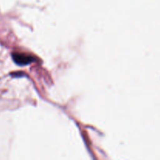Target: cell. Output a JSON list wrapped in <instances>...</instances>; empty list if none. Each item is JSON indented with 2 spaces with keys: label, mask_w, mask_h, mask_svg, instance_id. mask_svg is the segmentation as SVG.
<instances>
[{
  "label": "cell",
  "mask_w": 160,
  "mask_h": 160,
  "mask_svg": "<svg viewBox=\"0 0 160 160\" xmlns=\"http://www.w3.org/2000/svg\"><path fill=\"white\" fill-rule=\"evenodd\" d=\"M12 58L14 62L19 66H26L35 61V58L31 55L22 52H12Z\"/></svg>",
  "instance_id": "cell-1"
}]
</instances>
